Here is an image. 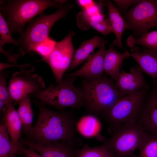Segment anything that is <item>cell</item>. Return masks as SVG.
<instances>
[{
  "mask_svg": "<svg viewBox=\"0 0 157 157\" xmlns=\"http://www.w3.org/2000/svg\"><path fill=\"white\" fill-rule=\"evenodd\" d=\"M35 102L39 108L37 120L24 140L40 145L56 142L78 144L76 137V122L71 115L54 111Z\"/></svg>",
  "mask_w": 157,
  "mask_h": 157,
  "instance_id": "6da1fadb",
  "label": "cell"
},
{
  "mask_svg": "<svg viewBox=\"0 0 157 157\" xmlns=\"http://www.w3.org/2000/svg\"><path fill=\"white\" fill-rule=\"evenodd\" d=\"M148 89L123 96L100 115L108 124L112 135L124 127L137 124Z\"/></svg>",
  "mask_w": 157,
  "mask_h": 157,
  "instance_id": "7a4b0ae2",
  "label": "cell"
},
{
  "mask_svg": "<svg viewBox=\"0 0 157 157\" xmlns=\"http://www.w3.org/2000/svg\"><path fill=\"white\" fill-rule=\"evenodd\" d=\"M66 0H10L0 6V13L5 19L11 34H20L24 26L36 15L51 7L59 8Z\"/></svg>",
  "mask_w": 157,
  "mask_h": 157,
  "instance_id": "3957f363",
  "label": "cell"
},
{
  "mask_svg": "<svg viewBox=\"0 0 157 157\" xmlns=\"http://www.w3.org/2000/svg\"><path fill=\"white\" fill-rule=\"evenodd\" d=\"M113 80L106 76L85 80L81 90L83 105L93 115H99L122 97Z\"/></svg>",
  "mask_w": 157,
  "mask_h": 157,
  "instance_id": "277c9868",
  "label": "cell"
},
{
  "mask_svg": "<svg viewBox=\"0 0 157 157\" xmlns=\"http://www.w3.org/2000/svg\"><path fill=\"white\" fill-rule=\"evenodd\" d=\"M72 4L66 3L56 12L48 15L43 13L29 22L27 28L20 34L18 41L20 55L24 56L37 44L49 37L50 30L59 19L65 17L73 8Z\"/></svg>",
  "mask_w": 157,
  "mask_h": 157,
  "instance_id": "5b68a950",
  "label": "cell"
},
{
  "mask_svg": "<svg viewBox=\"0 0 157 157\" xmlns=\"http://www.w3.org/2000/svg\"><path fill=\"white\" fill-rule=\"evenodd\" d=\"M75 77L62 79L33 94L41 102L62 110L70 107L79 108L83 106L81 90L75 86Z\"/></svg>",
  "mask_w": 157,
  "mask_h": 157,
  "instance_id": "8992f818",
  "label": "cell"
},
{
  "mask_svg": "<svg viewBox=\"0 0 157 157\" xmlns=\"http://www.w3.org/2000/svg\"><path fill=\"white\" fill-rule=\"evenodd\" d=\"M126 28L131 30V35L138 38L157 27V0H141L124 15Z\"/></svg>",
  "mask_w": 157,
  "mask_h": 157,
  "instance_id": "52a82bcc",
  "label": "cell"
},
{
  "mask_svg": "<svg viewBox=\"0 0 157 157\" xmlns=\"http://www.w3.org/2000/svg\"><path fill=\"white\" fill-rule=\"evenodd\" d=\"M145 132L136 124L119 130L108 139L105 138L103 144L113 157H133V152L138 148Z\"/></svg>",
  "mask_w": 157,
  "mask_h": 157,
  "instance_id": "ba28073f",
  "label": "cell"
},
{
  "mask_svg": "<svg viewBox=\"0 0 157 157\" xmlns=\"http://www.w3.org/2000/svg\"><path fill=\"white\" fill-rule=\"evenodd\" d=\"M73 31L69 32L61 41L57 43L49 56L43 61L51 68L57 83L60 82L65 71L69 68L75 53L72 39Z\"/></svg>",
  "mask_w": 157,
  "mask_h": 157,
  "instance_id": "9c48e42d",
  "label": "cell"
},
{
  "mask_svg": "<svg viewBox=\"0 0 157 157\" xmlns=\"http://www.w3.org/2000/svg\"><path fill=\"white\" fill-rule=\"evenodd\" d=\"M8 88L15 104L21 99L45 88L42 78L36 74L20 70L11 76Z\"/></svg>",
  "mask_w": 157,
  "mask_h": 157,
  "instance_id": "30bf717a",
  "label": "cell"
},
{
  "mask_svg": "<svg viewBox=\"0 0 157 157\" xmlns=\"http://www.w3.org/2000/svg\"><path fill=\"white\" fill-rule=\"evenodd\" d=\"M142 71L139 65L131 68L127 72L121 68L115 86L122 97L138 91L147 89L149 85L145 80Z\"/></svg>",
  "mask_w": 157,
  "mask_h": 157,
  "instance_id": "8fae6325",
  "label": "cell"
},
{
  "mask_svg": "<svg viewBox=\"0 0 157 157\" xmlns=\"http://www.w3.org/2000/svg\"><path fill=\"white\" fill-rule=\"evenodd\" d=\"M137 124L144 132L157 134V81L147 96Z\"/></svg>",
  "mask_w": 157,
  "mask_h": 157,
  "instance_id": "7c38bea8",
  "label": "cell"
},
{
  "mask_svg": "<svg viewBox=\"0 0 157 157\" xmlns=\"http://www.w3.org/2000/svg\"><path fill=\"white\" fill-rule=\"evenodd\" d=\"M21 142L43 157H76L79 149V144L70 142H56L40 145L24 139Z\"/></svg>",
  "mask_w": 157,
  "mask_h": 157,
  "instance_id": "4fadbf2b",
  "label": "cell"
},
{
  "mask_svg": "<svg viewBox=\"0 0 157 157\" xmlns=\"http://www.w3.org/2000/svg\"><path fill=\"white\" fill-rule=\"evenodd\" d=\"M104 44L94 55L76 71L69 74L70 77L82 76L88 80L97 79L101 76L104 71V59L106 49Z\"/></svg>",
  "mask_w": 157,
  "mask_h": 157,
  "instance_id": "5bb4252c",
  "label": "cell"
},
{
  "mask_svg": "<svg viewBox=\"0 0 157 157\" xmlns=\"http://www.w3.org/2000/svg\"><path fill=\"white\" fill-rule=\"evenodd\" d=\"M131 57L137 62L142 71L154 79L157 78V52L144 46L131 48Z\"/></svg>",
  "mask_w": 157,
  "mask_h": 157,
  "instance_id": "9a60e30c",
  "label": "cell"
},
{
  "mask_svg": "<svg viewBox=\"0 0 157 157\" xmlns=\"http://www.w3.org/2000/svg\"><path fill=\"white\" fill-rule=\"evenodd\" d=\"M13 103L6 105L0 112L3 114V124L7 127L10 139L13 143L18 145L21 142L19 140L22 125L17 110L14 107Z\"/></svg>",
  "mask_w": 157,
  "mask_h": 157,
  "instance_id": "2e32d148",
  "label": "cell"
},
{
  "mask_svg": "<svg viewBox=\"0 0 157 157\" xmlns=\"http://www.w3.org/2000/svg\"><path fill=\"white\" fill-rule=\"evenodd\" d=\"M99 4L107 7L108 17L112 32L115 34L116 39L112 42L114 47L124 49L122 42L123 33L126 28V22L120 13L110 0H100Z\"/></svg>",
  "mask_w": 157,
  "mask_h": 157,
  "instance_id": "e0dca14e",
  "label": "cell"
},
{
  "mask_svg": "<svg viewBox=\"0 0 157 157\" xmlns=\"http://www.w3.org/2000/svg\"><path fill=\"white\" fill-rule=\"evenodd\" d=\"M131 57L130 53L125 50L121 53L116 51L114 46L110 45L106 50L104 59V71L113 80L116 81L119 76L123 62Z\"/></svg>",
  "mask_w": 157,
  "mask_h": 157,
  "instance_id": "ac0fdd59",
  "label": "cell"
},
{
  "mask_svg": "<svg viewBox=\"0 0 157 157\" xmlns=\"http://www.w3.org/2000/svg\"><path fill=\"white\" fill-rule=\"evenodd\" d=\"M107 41L102 38L95 36L82 43L75 53L68 68L72 69L84 61L97 48H101Z\"/></svg>",
  "mask_w": 157,
  "mask_h": 157,
  "instance_id": "d6986e66",
  "label": "cell"
},
{
  "mask_svg": "<svg viewBox=\"0 0 157 157\" xmlns=\"http://www.w3.org/2000/svg\"><path fill=\"white\" fill-rule=\"evenodd\" d=\"M101 128L100 122L92 115L83 116L76 124V129L82 135L87 138H97L100 135L99 133Z\"/></svg>",
  "mask_w": 157,
  "mask_h": 157,
  "instance_id": "ffe728a7",
  "label": "cell"
},
{
  "mask_svg": "<svg viewBox=\"0 0 157 157\" xmlns=\"http://www.w3.org/2000/svg\"><path fill=\"white\" fill-rule=\"evenodd\" d=\"M7 127L3 124L0 125V157H17L15 155L22 154L21 147L23 144L17 145L12 141L9 137Z\"/></svg>",
  "mask_w": 157,
  "mask_h": 157,
  "instance_id": "44dd1931",
  "label": "cell"
},
{
  "mask_svg": "<svg viewBox=\"0 0 157 157\" xmlns=\"http://www.w3.org/2000/svg\"><path fill=\"white\" fill-rule=\"evenodd\" d=\"M31 96L29 95L21 99L17 104L19 107L17 110L22 125V130L26 135L31 131L34 113L32 107Z\"/></svg>",
  "mask_w": 157,
  "mask_h": 157,
  "instance_id": "7402d4cb",
  "label": "cell"
},
{
  "mask_svg": "<svg viewBox=\"0 0 157 157\" xmlns=\"http://www.w3.org/2000/svg\"><path fill=\"white\" fill-rule=\"evenodd\" d=\"M138 149L139 155L133 157H157V134L145 132Z\"/></svg>",
  "mask_w": 157,
  "mask_h": 157,
  "instance_id": "603a6c76",
  "label": "cell"
},
{
  "mask_svg": "<svg viewBox=\"0 0 157 157\" xmlns=\"http://www.w3.org/2000/svg\"><path fill=\"white\" fill-rule=\"evenodd\" d=\"M136 44H140L157 52V30L148 32L138 38L131 35L126 40L127 46L131 48Z\"/></svg>",
  "mask_w": 157,
  "mask_h": 157,
  "instance_id": "cb8c5ba5",
  "label": "cell"
},
{
  "mask_svg": "<svg viewBox=\"0 0 157 157\" xmlns=\"http://www.w3.org/2000/svg\"><path fill=\"white\" fill-rule=\"evenodd\" d=\"M76 157H113L108 148L103 144L100 146L92 147L87 144L77 151Z\"/></svg>",
  "mask_w": 157,
  "mask_h": 157,
  "instance_id": "d4e9b609",
  "label": "cell"
},
{
  "mask_svg": "<svg viewBox=\"0 0 157 157\" xmlns=\"http://www.w3.org/2000/svg\"><path fill=\"white\" fill-rule=\"evenodd\" d=\"M57 42L48 37L43 41L35 45L32 51L38 53L42 57L41 60L47 58L52 52Z\"/></svg>",
  "mask_w": 157,
  "mask_h": 157,
  "instance_id": "484cf974",
  "label": "cell"
},
{
  "mask_svg": "<svg viewBox=\"0 0 157 157\" xmlns=\"http://www.w3.org/2000/svg\"><path fill=\"white\" fill-rule=\"evenodd\" d=\"M0 48H3L4 45L8 43L17 46V40H15L12 38L7 24L0 13Z\"/></svg>",
  "mask_w": 157,
  "mask_h": 157,
  "instance_id": "4316f807",
  "label": "cell"
},
{
  "mask_svg": "<svg viewBox=\"0 0 157 157\" xmlns=\"http://www.w3.org/2000/svg\"><path fill=\"white\" fill-rule=\"evenodd\" d=\"M9 74L8 71L3 70L0 73V101L5 105L14 102L10 93L7 85L6 79Z\"/></svg>",
  "mask_w": 157,
  "mask_h": 157,
  "instance_id": "83f0119b",
  "label": "cell"
},
{
  "mask_svg": "<svg viewBox=\"0 0 157 157\" xmlns=\"http://www.w3.org/2000/svg\"><path fill=\"white\" fill-rule=\"evenodd\" d=\"M87 17L88 23L90 28L92 27L104 35H107L112 32L109 18L101 22H97L90 21L89 19L88 15Z\"/></svg>",
  "mask_w": 157,
  "mask_h": 157,
  "instance_id": "f1b7e54d",
  "label": "cell"
},
{
  "mask_svg": "<svg viewBox=\"0 0 157 157\" xmlns=\"http://www.w3.org/2000/svg\"><path fill=\"white\" fill-rule=\"evenodd\" d=\"M141 0H114L117 8L119 12L126 13L127 9L130 6L134 5Z\"/></svg>",
  "mask_w": 157,
  "mask_h": 157,
  "instance_id": "f546056e",
  "label": "cell"
},
{
  "mask_svg": "<svg viewBox=\"0 0 157 157\" xmlns=\"http://www.w3.org/2000/svg\"><path fill=\"white\" fill-rule=\"evenodd\" d=\"M0 70L2 71L6 68L12 67H17L20 68V70L31 73L35 70L34 66L30 64H25L21 65H12L6 63H0Z\"/></svg>",
  "mask_w": 157,
  "mask_h": 157,
  "instance_id": "4dcf8cb0",
  "label": "cell"
},
{
  "mask_svg": "<svg viewBox=\"0 0 157 157\" xmlns=\"http://www.w3.org/2000/svg\"><path fill=\"white\" fill-rule=\"evenodd\" d=\"M102 6L99 4L95 3L87 8L84 9V12L88 16H92L101 13Z\"/></svg>",
  "mask_w": 157,
  "mask_h": 157,
  "instance_id": "1f68e13d",
  "label": "cell"
},
{
  "mask_svg": "<svg viewBox=\"0 0 157 157\" xmlns=\"http://www.w3.org/2000/svg\"><path fill=\"white\" fill-rule=\"evenodd\" d=\"M21 150L22 154L27 157H43L35 151L25 147L23 144L21 147Z\"/></svg>",
  "mask_w": 157,
  "mask_h": 157,
  "instance_id": "d6a6232c",
  "label": "cell"
},
{
  "mask_svg": "<svg viewBox=\"0 0 157 157\" xmlns=\"http://www.w3.org/2000/svg\"><path fill=\"white\" fill-rule=\"evenodd\" d=\"M0 52L6 55L8 58V61L13 63H16L17 60L19 58L20 55L19 53L12 55L11 52L5 51L2 48H0Z\"/></svg>",
  "mask_w": 157,
  "mask_h": 157,
  "instance_id": "836d02e7",
  "label": "cell"
},
{
  "mask_svg": "<svg viewBox=\"0 0 157 157\" xmlns=\"http://www.w3.org/2000/svg\"><path fill=\"white\" fill-rule=\"evenodd\" d=\"M76 1L78 4L84 9L95 3L92 0H78Z\"/></svg>",
  "mask_w": 157,
  "mask_h": 157,
  "instance_id": "e575fe53",
  "label": "cell"
},
{
  "mask_svg": "<svg viewBox=\"0 0 157 157\" xmlns=\"http://www.w3.org/2000/svg\"><path fill=\"white\" fill-rule=\"evenodd\" d=\"M21 157H27L26 155H24V156Z\"/></svg>",
  "mask_w": 157,
  "mask_h": 157,
  "instance_id": "d590c367",
  "label": "cell"
}]
</instances>
